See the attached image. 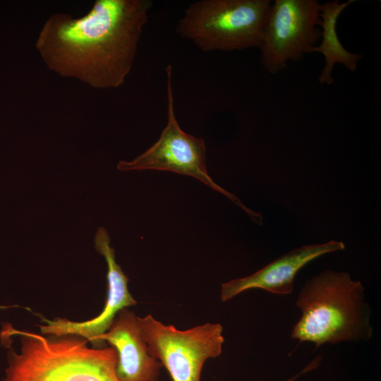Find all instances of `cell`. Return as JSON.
I'll list each match as a JSON object with an SVG mask.
<instances>
[{"mask_svg": "<svg viewBox=\"0 0 381 381\" xmlns=\"http://www.w3.org/2000/svg\"><path fill=\"white\" fill-rule=\"evenodd\" d=\"M318 366V364L316 361L313 360L311 363H310L305 368H303L301 371H300L298 374L294 375V377L289 378V380L286 381H294L301 375L306 374V373H308L315 368H316Z\"/></svg>", "mask_w": 381, "mask_h": 381, "instance_id": "12", "label": "cell"}, {"mask_svg": "<svg viewBox=\"0 0 381 381\" xmlns=\"http://www.w3.org/2000/svg\"><path fill=\"white\" fill-rule=\"evenodd\" d=\"M150 0H97L80 18L54 13L36 49L46 66L97 89L116 88L131 71Z\"/></svg>", "mask_w": 381, "mask_h": 381, "instance_id": "1", "label": "cell"}, {"mask_svg": "<svg viewBox=\"0 0 381 381\" xmlns=\"http://www.w3.org/2000/svg\"><path fill=\"white\" fill-rule=\"evenodd\" d=\"M167 74V123L157 142L133 160L119 161L117 169L123 171L133 170H160L172 171L198 179L212 190L226 196L241 208L256 224H262L260 213L243 204L234 194L217 184L208 174L205 159L206 147L203 138L184 132L175 116L171 84L172 66L165 68Z\"/></svg>", "mask_w": 381, "mask_h": 381, "instance_id": "5", "label": "cell"}, {"mask_svg": "<svg viewBox=\"0 0 381 381\" xmlns=\"http://www.w3.org/2000/svg\"><path fill=\"white\" fill-rule=\"evenodd\" d=\"M137 322L149 353L165 367L172 381H200L205 361L222 351L223 327L219 323L179 330L151 315L137 317Z\"/></svg>", "mask_w": 381, "mask_h": 381, "instance_id": "6", "label": "cell"}, {"mask_svg": "<svg viewBox=\"0 0 381 381\" xmlns=\"http://www.w3.org/2000/svg\"><path fill=\"white\" fill-rule=\"evenodd\" d=\"M320 7L317 0H275L270 4L259 47L268 72L277 73L315 46L320 37Z\"/></svg>", "mask_w": 381, "mask_h": 381, "instance_id": "7", "label": "cell"}, {"mask_svg": "<svg viewBox=\"0 0 381 381\" xmlns=\"http://www.w3.org/2000/svg\"><path fill=\"white\" fill-rule=\"evenodd\" d=\"M270 0H200L178 20L176 32L204 52L260 47Z\"/></svg>", "mask_w": 381, "mask_h": 381, "instance_id": "4", "label": "cell"}, {"mask_svg": "<svg viewBox=\"0 0 381 381\" xmlns=\"http://www.w3.org/2000/svg\"><path fill=\"white\" fill-rule=\"evenodd\" d=\"M94 241L96 250L104 257L107 264L108 289L103 310L94 318L82 322L60 318L50 320L41 316L45 324L38 326L42 334H75L87 339L93 347L101 348L98 344V337L109 329L120 310L134 306L137 302L128 291V277L116 261L115 251L111 246L107 230L104 227H99Z\"/></svg>", "mask_w": 381, "mask_h": 381, "instance_id": "8", "label": "cell"}, {"mask_svg": "<svg viewBox=\"0 0 381 381\" xmlns=\"http://www.w3.org/2000/svg\"><path fill=\"white\" fill-rule=\"evenodd\" d=\"M341 241H330L297 248L282 255L251 275L222 284L221 300L226 301L251 289H261L280 295L290 294L297 272L325 254L343 250Z\"/></svg>", "mask_w": 381, "mask_h": 381, "instance_id": "9", "label": "cell"}, {"mask_svg": "<svg viewBox=\"0 0 381 381\" xmlns=\"http://www.w3.org/2000/svg\"><path fill=\"white\" fill-rule=\"evenodd\" d=\"M105 342L116 351L119 381H159L162 365L149 353L137 317L128 308L120 310L109 329L98 337L99 347Z\"/></svg>", "mask_w": 381, "mask_h": 381, "instance_id": "10", "label": "cell"}, {"mask_svg": "<svg viewBox=\"0 0 381 381\" xmlns=\"http://www.w3.org/2000/svg\"><path fill=\"white\" fill-rule=\"evenodd\" d=\"M20 337L19 353L8 352L4 381H119L115 368L117 353L113 346L89 347L75 334H38L4 326L1 337Z\"/></svg>", "mask_w": 381, "mask_h": 381, "instance_id": "2", "label": "cell"}, {"mask_svg": "<svg viewBox=\"0 0 381 381\" xmlns=\"http://www.w3.org/2000/svg\"><path fill=\"white\" fill-rule=\"evenodd\" d=\"M352 2L354 1L341 3L334 0L320 4L319 25L322 27V40L319 45H315L310 49V53L320 52L325 57V66L318 79L321 84L333 83L332 73L335 64H342L349 71H355L358 62L363 57L361 54L349 52L343 47L336 30L340 14Z\"/></svg>", "mask_w": 381, "mask_h": 381, "instance_id": "11", "label": "cell"}, {"mask_svg": "<svg viewBox=\"0 0 381 381\" xmlns=\"http://www.w3.org/2000/svg\"><path fill=\"white\" fill-rule=\"evenodd\" d=\"M364 287L344 272L326 270L307 281L296 305L302 315L294 325L291 336L299 343L310 341L315 349L344 341H366L371 338Z\"/></svg>", "mask_w": 381, "mask_h": 381, "instance_id": "3", "label": "cell"}]
</instances>
